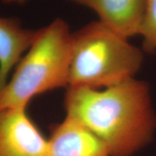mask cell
Returning <instances> with one entry per match:
<instances>
[{"label": "cell", "mask_w": 156, "mask_h": 156, "mask_svg": "<svg viewBox=\"0 0 156 156\" xmlns=\"http://www.w3.org/2000/svg\"><path fill=\"white\" fill-rule=\"evenodd\" d=\"M64 104L67 116L98 137L111 156H133L153 139L150 86L136 77L101 89L68 87Z\"/></svg>", "instance_id": "cell-1"}, {"label": "cell", "mask_w": 156, "mask_h": 156, "mask_svg": "<svg viewBox=\"0 0 156 156\" xmlns=\"http://www.w3.org/2000/svg\"><path fill=\"white\" fill-rule=\"evenodd\" d=\"M73 45V33L61 18L36 30L26 54L0 90V111L26 108L36 95L68 87Z\"/></svg>", "instance_id": "cell-2"}, {"label": "cell", "mask_w": 156, "mask_h": 156, "mask_svg": "<svg viewBox=\"0 0 156 156\" xmlns=\"http://www.w3.org/2000/svg\"><path fill=\"white\" fill-rule=\"evenodd\" d=\"M142 51L100 21L73 33L69 86L101 89L136 77Z\"/></svg>", "instance_id": "cell-3"}, {"label": "cell", "mask_w": 156, "mask_h": 156, "mask_svg": "<svg viewBox=\"0 0 156 156\" xmlns=\"http://www.w3.org/2000/svg\"><path fill=\"white\" fill-rule=\"evenodd\" d=\"M48 140L26 108L0 111V156H47Z\"/></svg>", "instance_id": "cell-4"}, {"label": "cell", "mask_w": 156, "mask_h": 156, "mask_svg": "<svg viewBox=\"0 0 156 156\" xmlns=\"http://www.w3.org/2000/svg\"><path fill=\"white\" fill-rule=\"evenodd\" d=\"M47 156H111L103 142L83 124L66 116L48 140Z\"/></svg>", "instance_id": "cell-5"}, {"label": "cell", "mask_w": 156, "mask_h": 156, "mask_svg": "<svg viewBox=\"0 0 156 156\" xmlns=\"http://www.w3.org/2000/svg\"><path fill=\"white\" fill-rule=\"evenodd\" d=\"M94 11L101 23L129 38L139 36L145 0H68Z\"/></svg>", "instance_id": "cell-6"}, {"label": "cell", "mask_w": 156, "mask_h": 156, "mask_svg": "<svg viewBox=\"0 0 156 156\" xmlns=\"http://www.w3.org/2000/svg\"><path fill=\"white\" fill-rule=\"evenodd\" d=\"M36 30L25 28L16 19L0 15V90L34 39Z\"/></svg>", "instance_id": "cell-7"}, {"label": "cell", "mask_w": 156, "mask_h": 156, "mask_svg": "<svg viewBox=\"0 0 156 156\" xmlns=\"http://www.w3.org/2000/svg\"><path fill=\"white\" fill-rule=\"evenodd\" d=\"M145 47L156 52V0H145L144 16L140 35Z\"/></svg>", "instance_id": "cell-8"}, {"label": "cell", "mask_w": 156, "mask_h": 156, "mask_svg": "<svg viewBox=\"0 0 156 156\" xmlns=\"http://www.w3.org/2000/svg\"><path fill=\"white\" fill-rule=\"evenodd\" d=\"M28 0H2L5 4H23Z\"/></svg>", "instance_id": "cell-9"}]
</instances>
